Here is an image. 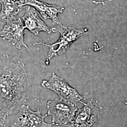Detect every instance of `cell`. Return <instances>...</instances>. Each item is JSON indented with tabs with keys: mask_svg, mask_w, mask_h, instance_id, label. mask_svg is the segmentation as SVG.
Returning <instances> with one entry per match:
<instances>
[{
	"mask_svg": "<svg viewBox=\"0 0 127 127\" xmlns=\"http://www.w3.org/2000/svg\"><path fill=\"white\" fill-rule=\"evenodd\" d=\"M29 83L27 70L21 61L4 54L0 60V107L10 115L27 101Z\"/></svg>",
	"mask_w": 127,
	"mask_h": 127,
	"instance_id": "obj_1",
	"label": "cell"
},
{
	"mask_svg": "<svg viewBox=\"0 0 127 127\" xmlns=\"http://www.w3.org/2000/svg\"><path fill=\"white\" fill-rule=\"evenodd\" d=\"M52 31L54 32L58 31L60 33V37L56 42L51 45L43 43H35L34 44V45L41 44L49 48L48 59L50 60L54 57L64 54L68 50L73 42L87 32L83 29L66 27L62 25H61L59 27L53 28Z\"/></svg>",
	"mask_w": 127,
	"mask_h": 127,
	"instance_id": "obj_2",
	"label": "cell"
},
{
	"mask_svg": "<svg viewBox=\"0 0 127 127\" xmlns=\"http://www.w3.org/2000/svg\"><path fill=\"white\" fill-rule=\"evenodd\" d=\"M48 115L52 117V124L63 126L71 123L78 109L75 104L66 101L56 98L47 104Z\"/></svg>",
	"mask_w": 127,
	"mask_h": 127,
	"instance_id": "obj_3",
	"label": "cell"
},
{
	"mask_svg": "<svg viewBox=\"0 0 127 127\" xmlns=\"http://www.w3.org/2000/svg\"><path fill=\"white\" fill-rule=\"evenodd\" d=\"M47 114L42 115L38 108L36 111H32L29 106L23 104L19 111L14 114L10 127H52V124L46 123L44 119Z\"/></svg>",
	"mask_w": 127,
	"mask_h": 127,
	"instance_id": "obj_4",
	"label": "cell"
},
{
	"mask_svg": "<svg viewBox=\"0 0 127 127\" xmlns=\"http://www.w3.org/2000/svg\"><path fill=\"white\" fill-rule=\"evenodd\" d=\"M41 86L44 88L54 91L59 96L60 99L76 104L80 102L84 104V97L80 95L75 89L70 86L63 78L52 74L49 81L44 80L41 82Z\"/></svg>",
	"mask_w": 127,
	"mask_h": 127,
	"instance_id": "obj_5",
	"label": "cell"
},
{
	"mask_svg": "<svg viewBox=\"0 0 127 127\" xmlns=\"http://www.w3.org/2000/svg\"><path fill=\"white\" fill-rule=\"evenodd\" d=\"M81 109L77 110L72 121L64 126L96 127L99 108L96 102L89 100Z\"/></svg>",
	"mask_w": 127,
	"mask_h": 127,
	"instance_id": "obj_6",
	"label": "cell"
},
{
	"mask_svg": "<svg viewBox=\"0 0 127 127\" xmlns=\"http://www.w3.org/2000/svg\"><path fill=\"white\" fill-rule=\"evenodd\" d=\"M25 27L21 18L7 22L0 31V36L3 39L6 40L19 50L24 47L28 49V47L24 41V30Z\"/></svg>",
	"mask_w": 127,
	"mask_h": 127,
	"instance_id": "obj_7",
	"label": "cell"
},
{
	"mask_svg": "<svg viewBox=\"0 0 127 127\" xmlns=\"http://www.w3.org/2000/svg\"><path fill=\"white\" fill-rule=\"evenodd\" d=\"M23 20L25 28L35 35H38L41 31L48 33L52 32V29L39 17L35 9L31 6H27Z\"/></svg>",
	"mask_w": 127,
	"mask_h": 127,
	"instance_id": "obj_8",
	"label": "cell"
},
{
	"mask_svg": "<svg viewBox=\"0 0 127 127\" xmlns=\"http://www.w3.org/2000/svg\"><path fill=\"white\" fill-rule=\"evenodd\" d=\"M25 5H29L33 7L41 13L43 18L51 19L55 24H60L58 14L63 12L64 9L63 6L49 4L37 0H31L27 2Z\"/></svg>",
	"mask_w": 127,
	"mask_h": 127,
	"instance_id": "obj_9",
	"label": "cell"
},
{
	"mask_svg": "<svg viewBox=\"0 0 127 127\" xmlns=\"http://www.w3.org/2000/svg\"><path fill=\"white\" fill-rule=\"evenodd\" d=\"M1 9L0 12V21L6 23L16 20L20 6L16 0H0Z\"/></svg>",
	"mask_w": 127,
	"mask_h": 127,
	"instance_id": "obj_10",
	"label": "cell"
},
{
	"mask_svg": "<svg viewBox=\"0 0 127 127\" xmlns=\"http://www.w3.org/2000/svg\"><path fill=\"white\" fill-rule=\"evenodd\" d=\"M8 114L4 112L0 109V125H5Z\"/></svg>",
	"mask_w": 127,
	"mask_h": 127,
	"instance_id": "obj_11",
	"label": "cell"
},
{
	"mask_svg": "<svg viewBox=\"0 0 127 127\" xmlns=\"http://www.w3.org/2000/svg\"><path fill=\"white\" fill-rule=\"evenodd\" d=\"M5 125H0V127H5Z\"/></svg>",
	"mask_w": 127,
	"mask_h": 127,
	"instance_id": "obj_12",
	"label": "cell"
},
{
	"mask_svg": "<svg viewBox=\"0 0 127 127\" xmlns=\"http://www.w3.org/2000/svg\"><path fill=\"white\" fill-rule=\"evenodd\" d=\"M5 127H10L9 126H7L6 124H5Z\"/></svg>",
	"mask_w": 127,
	"mask_h": 127,
	"instance_id": "obj_13",
	"label": "cell"
}]
</instances>
